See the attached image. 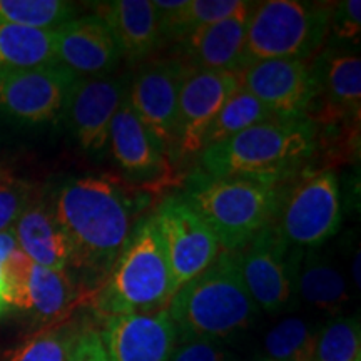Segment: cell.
<instances>
[{"instance_id": "24", "label": "cell", "mask_w": 361, "mask_h": 361, "mask_svg": "<svg viewBox=\"0 0 361 361\" xmlns=\"http://www.w3.org/2000/svg\"><path fill=\"white\" fill-rule=\"evenodd\" d=\"M52 64H57L54 30L29 29L0 22V72Z\"/></svg>"}, {"instance_id": "6", "label": "cell", "mask_w": 361, "mask_h": 361, "mask_svg": "<svg viewBox=\"0 0 361 361\" xmlns=\"http://www.w3.org/2000/svg\"><path fill=\"white\" fill-rule=\"evenodd\" d=\"M331 2H256L247 20L245 66L269 59L308 61L328 39Z\"/></svg>"}, {"instance_id": "1", "label": "cell", "mask_w": 361, "mask_h": 361, "mask_svg": "<svg viewBox=\"0 0 361 361\" xmlns=\"http://www.w3.org/2000/svg\"><path fill=\"white\" fill-rule=\"evenodd\" d=\"M51 201L69 239L71 266L82 271L87 284H94L92 293L97 291L135 226L134 196L114 176L87 174L62 183Z\"/></svg>"}, {"instance_id": "21", "label": "cell", "mask_w": 361, "mask_h": 361, "mask_svg": "<svg viewBox=\"0 0 361 361\" xmlns=\"http://www.w3.org/2000/svg\"><path fill=\"white\" fill-rule=\"evenodd\" d=\"M119 45L123 61L141 64L161 47L159 13L151 0H109L92 4Z\"/></svg>"}, {"instance_id": "30", "label": "cell", "mask_w": 361, "mask_h": 361, "mask_svg": "<svg viewBox=\"0 0 361 361\" xmlns=\"http://www.w3.org/2000/svg\"><path fill=\"white\" fill-rule=\"evenodd\" d=\"M314 361H361L358 318H336L319 331Z\"/></svg>"}, {"instance_id": "3", "label": "cell", "mask_w": 361, "mask_h": 361, "mask_svg": "<svg viewBox=\"0 0 361 361\" xmlns=\"http://www.w3.org/2000/svg\"><path fill=\"white\" fill-rule=\"evenodd\" d=\"M283 180L274 176H226L204 173L188 180L183 200L200 214L223 250L241 251L276 218Z\"/></svg>"}, {"instance_id": "14", "label": "cell", "mask_w": 361, "mask_h": 361, "mask_svg": "<svg viewBox=\"0 0 361 361\" xmlns=\"http://www.w3.org/2000/svg\"><path fill=\"white\" fill-rule=\"evenodd\" d=\"M241 87L251 92L276 119H308L314 80L308 61L269 59L239 71Z\"/></svg>"}, {"instance_id": "15", "label": "cell", "mask_w": 361, "mask_h": 361, "mask_svg": "<svg viewBox=\"0 0 361 361\" xmlns=\"http://www.w3.org/2000/svg\"><path fill=\"white\" fill-rule=\"evenodd\" d=\"M239 87V71H200L189 67L178 102V154L180 157L200 154L207 128Z\"/></svg>"}, {"instance_id": "20", "label": "cell", "mask_w": 361, "mask_h": 361, "mask_svg": "<svg viewBox=\"0 0 361 361\" xmlns=\"http://www.w3.org/2000/svg\"><path fill=\"white\" fill-rule=\"evenodd\" d=\"M255 7V6H252ZM202 25L179 39L184 64L200 71H241L245 67V42L251 11Z\"/></svg>"}, {"instance_id": "26", "label": "cell", "mask_w": 361, "mask_h": 361, "mask_svg": "<svg viewBox=\"0 0 361 361\" xmlns=\"http://www.w3.org/2000/svg\"><path fill=\"white\" fill-rule=\"evenodd\" d=\"M87 326L89 323L74 313L45 324V328L17 346L8 361H71L79 336Z\"/></svg>"}, {"instance_id": "7", "label": "cell", "mask_w": 361, "mask_h": 361, "mask_svg": "<svg viewBox=\"0 0 361 361\" xmlns=\"http://www.w3.org/2000/svg\"><path fill=\"white\" fill-rule=\"evenodd\" d=\"M274 226L291 247L323 245L341 226L340 184L333 171L323 169L303 176L283 192Z\"/></svg>"}, {"instance_id": "4", "label": "cell", "mask_w": 361, "mask_h": 361, "mask_svg": "<svg viewBox=\"0 0 361 361\" xmlns=\"http://www.w3.org/2000/svg\"><path fill=\"white\" fill-rule=\"evenodd\" d=\"M316 151L318 126L313 121L273 117L202 149L201 173L211 178L274 176L286 179Z\"/></svg>"}, {"instance_id": "2", "label": "cell", "mask_w": 361, "mask_h": 361, "mask_svg": "<svg viewBox=\"0 0 361 361\" xmlns=\"http://www.w3.org/2000/svg\"><path fill=\"white\" fill-rule=\"evenodd\" d=\"M168 313L179 340L221 341L250 328L259 310L243 281L239 251L221 250L211 266L176 291Z\"/></svg>"}, {"instance_id": "13", "label": "cell", "mask_w": 361, "mask_h": 361, "mask_svg": "<svg viewBox=\"0 0 361 361\" xmlns=\"http://www.w3.org/2000/svg\"><path fill=\"white\" fill-rule=\"evenodd\" d=\"M310 66L314 80V99L308 119L314 124H360V57L341 47H326Z\"/></svg>"}, {"instance_id": "33", "label": "cell", "mask_w": 361, "mask_h": 361, "mask_svg": "<svg viewBox=\"0 0 361 361\" xmlns=\"http://www.w3.org/2000/svg\"><path fill=\"white\" fill-rule=\"evenodd\" d=\"M168 361H233V355L219 341L191 338L180 340Z\"/></svg>"}, {"instance_id": "19", "label": "cell", "mask_w": 361, "mask_h": 361, "mask_svg": "<svg viewBox=\"0 0 361 361\" xmlns=\"http://www.w3.org/2000/svg\"><path fill=\"white\" fill-rule=\"evenodd\" d=\"M107 146H111L117 168L129 179L146 183L168 174V154L130 109L128 99L112 119Z\"/></svg>"}, {"instance_id": "22", "label": "cell", "mask_w": 361, "mask_h": 361, "mask_svg": "<svg viewBox=\"0 0 361 361\" xmlns=\"http://www.w3.org/2000/svg\"><path fill=\"white\" fill-rule=\"evenodd\" d=\"M12 231L19 250L32 263L49 269L69 271L71 245L54 211L51 196H34Z\"/></svg>"}, {"instance_id": "18", "label": "cell", "mask_w": 361, "mask_h": 361, "mask_svg": "<svg viewBox=\"0 0 361 361\" xmlns=\"http://www.w3.org/2000/svg\"><path fill=\"white\" fill-rule=\"evenodd\" d=\"M54 35L56 62L78 79L107 78L123 61L111 29L96 13L67 20Z\"/></svg>"}, {"instance_id": "34", "label": "cell", "mask_w": 361, "mask_h": 361, "mask_svg": "<svg viewBox=\"0 0 361 361\" xmlns=\"http://www.w3.org/2000/svg\"><path fill=\"white\" fill-rule=\"evenodd\" d=\"M71 361H109L99 329L92 328L90 324L84 329L82 335L79 336L78 345H75L74 353L71 356Z\"/></svg>"}, {"instance_id": "28", "label": "cell", "mask_w": 361, "mask_h": 361, "mask_svg": "<svg viewBox=\"0 0 361 361\" xmlns=\"http://www.w3.org/2000/svg\"><path fill=\"white\" fill-rule=\"evenodd\" d=\"M269 119H273V116L263 104L251 92H247L245 87H239L226 101L223 109L219 111V114L214 117V121L207 128L204 139H202V149L233 137L241 130Z\"/></svg>"}, {"instance_id": "25", "label": "cell", "mask_w": 361, "mask_h": 361, "mask_svg": "<svg viewBox=\"0 0 361 361\" xmlns=\"http://www.w3.org/2000/svg\"><path fill=\"white\" fill-rule=\"evenodd\" d=\"M296 291L305 303L319 311L335 313L348 301V290L341 271L319 252L308 251L296 276Z\"/></svg>"}, {"instance_id": "23", "label": "cell", "mask_w": 361, "mask_h": 361, "mask_svg": "<svg viewBox=\"0 0 361 361\" xmlns=\"http://www.w3.org/2000/svg\"><path fill=\"white\" fill-rule=\"evenodd\" d=\"M159 13L161 37L166 40L183 39L197 27L216 24L229 17L250 11L255 2L246 0H154Z\"/></svg>"}, {"instance_id": "5", "label": "cell", "mask_w": 361, "mask_h": 361, "mask_svg": "<svg viewBox=\"0 0 361 361\" xmlns=\"http://www.w3.org/2000/svg\"><path fill=\"white\" fill-rule=\"evenodd\" d=\"M173 273L154 216L139 219L109 276L89 296L102 318L166 310L174 296Z\"/></svg>"}, {"instance_id": "29", "label": "cell", "mask_w": 361, "mask_h": 361, "mask_svg": "<svg viewBox=\"0 0 361 361\" xmlns=\"http://www.w3.org/2000/svg\"><path fill=\"white\" fill-rule=\"evenodd\" d=\"M75 13V4L64 0H0V22L29 29L54 30Z\"/></svg>"}, {"instance_id": "9", "label": "cell", "mask_w": 361, "mask_h": 361, "mask_svg": "<svg viewBox=\"0 0 361 361\" xmlns=\"http://www.w3.org/2000/svg\"><path fill=\"white\" fill-rule=\"evenodd\" d=\"M7 305L49 324L74 313L85 298L71 271L44 268L16 250L2 266Z\"/></svg>"}, {"instance_id": "35", "label": "cell", "mask_w": 361, "mask_h": 361, "mask_svg": "<svg viewBox=\"0 0 361 361\" xmlns=\"http://www.w3.org/2000/svg\"><path fill=\"white\" fill-rule=\"evenodd\" d=\"M16 250H19V246H17L16 236H13L12 229L0 233V314L8 308L7 290H6V281H4L2 266L7 261L8 256H11Z\"/></svg>"}, {"instance_id": "27", "label": "cell", "mask_w": 361, "mask_h": 361, "mask_svg": "<svg viewBox=\"0 0 361 361\" xmlns=\"http://www.w3.org/2000/svg\"><path fill=\"white\" fill-rule=\"evenodd\" d=\"M319 331L303 318H284L266 333L263 341L264 360L269 361H314Z\"/></svg>"}, {"instance_id": "17", "label": "cell", "mask_w": 361, "mask_h": 361, "mask_svg": "<svg viewBox=\"0 0 361 361\" xmlns=\"http://www.w3.org/2000/svg\"><path fill=\"white\" fill-rule=\"evenodd\" d=\"M128 94L126 78L78 79L72 85L64 114L79 146L87 152H102L109 142V129Z\"/></svg>"}, {"instance_id": "36", "label": "cell", "mask_w": 361, "mask_h": 361, "mask_svg": "<svg viewBox=\"0 0 361 361\" xmlns=\"http://www.w3.org/2000/svg\"><path fill=\"white\" fill-rule=\"evenodd\" d=\"M360 263H361V258H360V250H356L355 252V258H353V278H355V283H356V288H360Z\"/></svg>"}, {"instance_id": "37", "label": "cell", "mask_w": 361, "mask_h": 361, "mask_svg": "<svg viewBox=\"0 0 361 361\" xmlns=\"http://www.w3.org/2000/svg\"><path fill=\"white\" fill-rule=\"evenodd\" d=\"M259 361H269V360H264V358H261V360H259Z\"/></svg>"}, {"instance_id": "8", "label": "cell", "mask_w": 361, "mask_h": 361, "mask_svg": "<svg viewBox=\"0 0 361 361\" xmlns=\"http://www.w3.org/2000/svg\"><path fill=\"white\" fill-rule=\"evenodd\" d=\"M301 250H293L274 223L266 226L239 251L241 276L258 310L278 313L296 293Z\"/></svg>"}, {"instance_id": "10", "label": "cell", "mask_w": 361, "mask_h": 361, "mask_svg": "<svg viewBox=\"0 0 361 361\" xmlns=\"http://www.w3.org/2000/svg\"><path fill=\"white\" fill-rule=\"evenodd\" d=\"M188 71L179 59L147 62L128 84L130 109L168 156L178 154V102Z\"/></svg>"}, {"instance_id": "16", "label": "cell", "mask_w": 361, "mask_h": 361, "mask_svg": "<svg viewBox=\"0 0 361 361\" xmlns=\"http://www.w3.org/2000/svg\"><path fill=\"white\" fill-rule=\"evenodd\" d=\"M99 335L109 361H168L178 345L168 308L107 316Z\"/></svg>"}, {"instance_id": "32", "label": "cell", "mask_w": 361, "mask_h": 361, "mask_svg": "<svg viewBox=\"0 0 361 361\" xmlns=\"http://www.w3.org/2000/svg\"><path fill=\"white\" fill-rule=\"evenodd\" d=\"M360 0H345V2H336L333 6L328 34L335 42H355L360 39Z\"/></svg>"}, {"instance_id": "31", "label": "cell", "mask_w": 361, "mask_h": 361, "mask_svg": "<svg viewBox=\"0 0 361 361\" xmlns=\"http://www.w3.org/2000/svg\"><path fill=\"white\" fill-rule=\"evenodd\" d=\"M34 197L32 186L11 171L0 169V233L8 231Z\"/></svg>"}, {"instance_id": "11", "label": "cell", "mask_w": 361, "mask_h": 361, "mask_svg": "<svg viewBox=\"0 0 361 361\" xmlns=\"http://www.w3.org/2000/svg\"><path fill=\"white\" fill-rule=\"evenodd\" d=\"M152 216L164 239L174 291H178L211 266L223 247L209 226L180 197L164 200Z\"/></svg>"}, {"instance_id": "12", "label": "cell", "mask_w": 361, "mask_h": 361, "mask_svg": "<svg viewBox=\"0 0 361 361\" xmlns=\"http://www.w3.org/2000/svg\"><path fill=\"white\" fill-rule=\"evenodd\" d=\"M75 80L59 64L0 72V114L34 124L56 121Z\"/></svg>"}]
</instances>
